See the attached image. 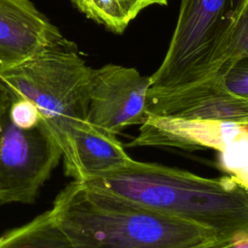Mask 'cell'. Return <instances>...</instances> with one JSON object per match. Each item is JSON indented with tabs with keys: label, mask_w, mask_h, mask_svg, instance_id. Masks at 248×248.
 <instances>
[{
	"label": "cell",
	"mask_w": 248,
	"mask_h": 248,
	"mask_svg": "<svg viewBox=\"0 0 248 248\" xmlns=\"http://www.w3.org/2000/svg\"><path fill=\"white\" fill-rule=\"evenodd\" d=\"M82 183L227 239L248 234V191L232 175L208 178L133 159L117 170Z\"/></svg>",
	"instance_id": "obj_1"
},
{
	"label": "cell",
	"mask_w": 248,
	"mask_h": 248,
	"mask_svg": "<svg viewBox=\"0 0 248 248\" xmlns=\"http://www.w3.org/2000/svg\"><path fill=\"white\" fill-rule=\"evenodd\" d=\"M50 213L77 248H202L232 240L75 180Z\"/></svg>",
	"instance_id": "obj_2"
},
{
	"label": "cell",
	"mask_w": 248,
	"mask_h": 248,
	"mask_svg": "<svg viewBox=\"0 0 248 248\" xmlns=\"http://www.w3.org/2000/svg\"><path fill=\"white\" fill-rule=\"evenodd\" d=\"M93 69L72 42L47 49L0 74L16 98L33 102L57 140L62 154L85 127Z\"/></svg>",
	"instance_id": "obj_3"
},
{
	"label": "cell",
	"mask_w": 248,
	"mask_h": 248,
	"mask_svg": "<svg viewBox=\"0 0 248 248\" xmlns=\"http://www.w3.org/2000/svg\"><path fill=\"white\" fill-rule=\"evenodd\" d=\"M248 0H180L166 55L150 87L171 88L215 74Z\"/></svg>",
	"instance_id": "obj_4"
},
{
	"label": "cell",
	"mask_w": 248,
	"mask_h": 248,
	"mask_svg": "<svg viewBox=\"0 0 248 248\" xmlns=\"http://www.w3.org/2000/svg\"><path fill=\"white\" fill-rule=\"evenodd\" d=\"M62 157L53 133L42 119L21 129L9 118L0 121V195L3 203H31Z\"/></svg>",
	"instance_id": "obj_5"
},
{
	"label": "cell",
	"mask_w": 248,
	"mask_h": 248,
	"mask_svg": "<svg viewBox=\"0 0 248 248\" xmlns=\"http://www.w3.org/2000/svg\"><path fill=\"white\" fill-rule=\"evenodd\" d=\"M150 77L136 68L106 64L93 69L87 122L112 135L140 125L147 113L145 101Z\"/></svg>",
	"instance_id": "obj_6"
},
{
	"label": "cell",
	"mask_w": 248,
	"mask_h": 248,
	"mask_svg": "<svg viewBox=\"0 0 248 248\" xmlns=\"http://www.w3.org/2000/svg\"><path fill=\"white\" fill-rule=\"evenodd\" d=\"M146 113L248 124V101L232 94L220 74L171 88L149 87Z\"/></svg>",
	"instance_id": "obj_7"
},
{
	"label": "cell",
	"mask_w": 248,
	"mask_h": 248,
	"mask_svg": "<svg viewBox=\"0 0 248 248\" xmlns=\"http://www.w3.org/2000/svg\"><path fill=\"white\" fill-rule=\"evenodd\" d=\"M68 43L30 0H0V74Z\"/></svg>",
	"instance_id": "obj_8"
},
{
	"label": "cell",
	"mask_w": 248,
	"mask_h": 248,
	"mask_svg": "<svg viewBox=\"0 0 248 248\" xmlns=\"http://www.w3.org/2000/svg\"><path fill=\"white\" fill-rule=\"evenodd\" d=\"M248 134V124L202 119H187L147 113L139 134L126 147L164 146L187 151L211 148L222 151Z\"/></svg>",
	"instance_id": "obj_9"
},
{
	"label": "cell",
	"mask_w": 248,
	"mask_h": 248,
	"mask_svg": "<svg viewBox=\"0 0 248 248\" xmlns=\"http://www.w3.org/2000/svg\"><path fill=\"white\" fill-rule=\"evenodd\" d=\"M62 158L65 173L78 182L104 176L133 160L115 135L89 123L74 134Z\"/></svg>",
	"instance_id": "obj_10"
},
{
	"label": "cell",
	"mask_w": 248,
	"mask_h": 248,
	"mask_svg": "<svg viewBox=\"0 0 248 248\" xmlns=\"http://www.w3.org/2000/svg\"><path fill=\"white\" fill-rule=\"evenodd\" d=\"M0 248H77L50 210L0 235Z\"/></svg>",
	"instance_id": "obj_11"
},
{
	"label": "cell",
	"mask_w": 248,
	"mask_h": 248,
	"mask_svg": "<svg viewBox=\"0 0 248 248\" xmlns=\"http://www.w3.org/2000/svg\"><path fill=\"white\" fill-rule=\"evenodd\" d=\"M71 2L86 17L113 33H123L130 23L120 0H71Z\"/></svg>",
	"instance_id": "obj_12"
},
{
	"label": "cell",
	"mask_w": 248,
	"mask_h": 248,
	"mask_svg": "<svg viewBox=\"0 0 248 248\" xmlns=\"http://www.w3.org/2000/svg\"><path fill=\"white\" fill-rule=\"evenodd\" d=\"M244 57H248V3L232 32L217 72Z\"/></svg>",
	"instance_id": "obj_13"
},
{
	"label": "cell",
	"mask_w": 248,
	"mask_h": 248,
	"mask_svg": "<svg viewBox=\"0 0 248 248\" xmlns=\"http://www.w3.org/2000/svg\"><path fill=\"white\" fill-rule=\"evenodd\" d=\"M219 165L233 176L248 171V134L219 152Z\"/></svg>",
	"instance_id": "obj_14"
},
{
	"label": "cell",
	"mask_w": 248,
	"mask_h": 248,
	"mask_svg": "<svg viewBox=\"0 0 248 248\" xmlns=\"http://www.w3.org/2000/svg\"><path fill=\"white\" fill-rule=\"evenodd\" d=\"M217 73L232 94L248 101V57L241 58Z\"/></svg>",
	"instance_id": "obj_15"
},
{
	"label": "cell",
	"mask_w": 248,
	"mask_h": 248,
	"mask_svg": "<svg viewBox=\"0 0 248 248\" xmlns=\"http://www.w3.org/2000/svg\"><path fill=\"white\" fill-rule=\"evenodd\" d=\"M8 116L16 127L21 129L33 128L42 120L37 106L30 100L20 97L11 103Z\"/></svg>",
	"instance_id": "obj_16"
},
{
	"label": "cell",
	"mask_w": 248,
	"mask_h": 248,
	"mask_svg": "<svg viewBox=\"0 0 248 248\" xmlns=\"http://www.w3.org/2000/svg\"><path fill=\"white\" fill-rule=\"evenodd\" d=\"M120 2L128 19L131 22L142 10L152 5L167 6L169 0H120Z\"/></svg>",
	"instance_id": "obj_17"
},
{
	"label": "cell",
	"mask_w": 248,
	"mask_h": 248,
	"mask_svg": "<svg viewBox=\"0 0 248 248\" xmlns=\"http://www.w3.org/2000/svg\"><path fill=\"white\" fill-rule=\"evenodd\" d=\"M15 100L13 92L0 77V121L9 109L11 103Z\"/></svg>",
	"instance_id": "obj_18"
},
{
	"label": "cell",
	"mask_w": 248,
	"mask_h": 248,
	"mask_svg": "<svg viewBox=\"0 0 248 248\" xmlns=\"http://www.w3.org/2000/svg\"><path fill=\"white\" fill-rule=\"evenodd\" d=\"M222 248H248V234L232 239Z\"/></svg>",
	"instance_id": "obj_19"
},
{
	"label": "cell",
	"mask_w": 248,
	"mask_h": 248,
	"mask_svg": "<svg viewBox=\"0 0 248 248\" xmlns=\"http://www.w3.org/2000/svg\"><path fill=\"white\" fill-rule=\"evenodd\" d=\"M234 180L239 183L242 187H244L247 191H248V171L247 172H244V173H240V174H237V175H232Z\"/></svg>",
	"instance_id": "obj_20"
},
{
	"label": "cell",
	"mask_w": 248,
	"mask_h": 248,
	"mask_svg": "<svg viewBox=\"0 0 248 248\" xmlns=\"http://www.w3.org/2000/svg\"><path fill=\"white\" fill-rule=\"evenodd\" d=\"M4 203H3V201H2V198H1V195H0V206L1 205H3Z\"/></svg>",
	"instance_id": "obj_21"
}]
</instances>
